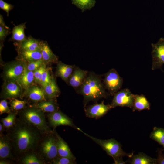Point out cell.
Returning a JSON list of instances; mask_svg holds the SVG:
<instances>
[{"label":"cell","instance_id":"obj_1","mask_svg":"<svg viewBox=\"0 0 164 164\" xmlns=\"http://www.w3.org/2000/svg\"><path fill=\"white\" fill-rule=\"evenodd\" d=\"M11 129L7 136L13 151L16 155H23L34 150L42 139V134L38 129L19 119Z\"/></svg>","mask_w":164,"mask_h":164},{"label":"cell","instance_id":"obj_2","mask_svg":"<svg viewBox=\"0 0 164 164\" xmlns=\"http://www.w3.org/2000/svg\"><path fill=\"white\" fill-rule=\"evenodd\" d=\"M80 92L86 103L90 101H97L106 98L108 95L100 77L94 73H88L80 87Z\"/></svg>","mask_w":164,"mask_h":164},{"label":"cell","instance_id":"obj_3","mask_svg":"<svg viewBox=\"0 0 164 164\" xmlns=\"http://www.w3.org/2000/svg\"><path fill=\"white\" fill-rule=\"evenodd\" d=\"M19 117V120L34 126L42 134H48L53 132L47 125L44 112L34 106L25 109L20 113Z\"/></svg>","mask_w":164,"mask_h":164},{"label":"cell","instance_id":"obj_4","mask_svg":"<svg viewBox=\"0 0 164 164\" xmlns=\"http://www.w3.org/2000/svg\"><path fill=\"white\" fill-rule=\"evenodd\" d=\"M77 129L100 145L108 155L113 158L114 160L124 156L130 157L133 155V153H128L125 152L122 149L121 144L114 139L107 140L98 139L85 133L78 127Z\"/></svg>","mask_w":164,"mask_h":164},{"label":"cell","instance_id":"obj_5","mask_svg":"<svg viewBox=\"0 0 164 164\" xmlns=\"http://www.w3.org/2000/svg\"><path fill=\"white\" fill-rule=\"evenodd\" d=\"M38 146H39L40 155L47 162H52L59 156L57 139L54 131L48 134L43 139H42Z\"/></svg>","mask_w":164,"mask_h":164},{"label":"cell","instance_id":"obj_6","mask_svg":"<svg viewBox=\"0 0 164 164\" xmlns=\"http://www.w3.org/2000/svg\"><path fill=\"white\" fill-rule=\"evenodd\" d=\"M123 79L114 69L110 70L104 75V83L105 87L110 93L114 94L121 87Z\"/></svg>","mask_w":164,"mask_h":164},{"label":"cell","instance_id":"obj_7","mask_svg":"<svg viewBox=\"0 0 164 164\" xmlns=\"http://www.w3.org/2000/svg\"><path fill=\"white\" fill-rule=\"evenodd\" d=\"M135 95L130 90L125 88L117 92L114 94V97L110 104L111 108L118 106L126 107L132 108Z\"/></svg>","mask_w":164,"mask_h":164},{"label":"cell","instance_id":"obj_8","mask_svg":"<svg viewBox=\"0 0 164 164\" xmlns=\"http://www.w3.org/2000/svg\"><path fill=\"white\" fill-rule=\"evenodd\" d=\"M152 70L157 69L162 70L164 64V38H161L156 43H152Z\"/></svg>","mask_w":164,"mask_h":164},{"label":"cell","instance_id":"obj_9","mask_svg":"<svg viewBox=\"0 0 164 164\" xmlns=\"http://www.w3.org/2000/svg\"><path fill=\"white\" fill-rule=\"evenodd\" d=\"M26 63L21 60L7 65L4 69V75L7 80L17 82L23 72Z\"/></svg>","mask_w":164,"mask_h":164},{"label":"cell","instance_id":"obj_10","mask_svg":"<svg viewBox=\"0 0 164 164\" xmlns=\"http://www.w3.org/2000/svg\"><path fill=\"white\" fill-rule=\"evenodd\" d=\"M50 125L54 128L60 125L69 126L77 129L72 120L60 111L49 113L47 115Z\"/></svg>","mask_w":164,"mask_h":164},{"label":"cell","instance_id":"obj_11","mask_svg":"<svg viewBox=\"0 0 164 164\" xmlns=\"http://www.w3.org/2000/svg\"><path fill=\"white\" fill-rule=\"evenodd\" d=\"M22 88L16 81L7 80L3 85L2 97L4 99H14L20 97Z\"/></svg>","mask_w":164,"mask_h":164},{"label":"cell","instance_id":"obj_12","mask_svg":"<svg viewBox=\"0 0 164 164\" xmlns=\"http://www.w3.org/2000/svg\"><path fill=\"white\" fill-rule=\"evenodd\" d=\"M111 108L110 104H105L103 101L88 106L85 109V111L87 117L98 118L106 114Z\"/></svg>","mask_w":164,"mask_h":164},{"label":"cell","instance_id":"obj_13","mask_svg":"<svg viewBox=\"0 0 164 164\" xmlns=\"http://www.w3.org/2000/svg\"><path fill=\"white\" fill-rule=\"evenodd\" d=\"M12 147L11 141L7 136L2 134L0 136V158L1 159L13 158Z\"/></svg>","mask_w":164,"mask_h":164},{"label":"cell","instance_id":"obj_14","mask_svg":"<svg viewBox=\"0 0 164 164\" xmlns=\"http://www.w3.org/2000/svg\"><path fill=\"white\" fill-rule=\"evenodd\" d=\"M88 73L79 68H76L70 78L68 83L74 88L80 87L86 77Z\"/></svg>","mask_w":164,"mask_h":164},{"label":"cell","instance_id":"obj_15","mask_svg":"<svg viewBox=\"0 0 164 164\" xmlns=\"http://www.w3.org/2000/svg\"><path fill=\"white\" fill-rule=\"evenodd\" d=\"M25 94L29 99L35 102L47 100L44 89L35 85H32L26 90Z\"/></svg>","mask_w":164,"mask_h":164},{"label":"cell","instance_id":"obj_16","mask_svg":"<svg viewBox=\"0 0 164 164\" xmlns=\"http://www.w3.org/2000/svg\"><path fill=\"white\" fill-rule=\"evenodd\" d=\"M57 139V150L59 156L66 157L75 161L76 158L70 150L67 143L58 134L54 131Z\"/></svg>","mask_w":164,"mask_h":164},{"label":"cell","instance_id":"obj_17","mask_svg":"<svg viewBox=\"0 0 164 164\" xmlns=\"http://www.w3.org/2000/svg\"><path fill=\"white\" fill-rule=\"evenodd\" d=\"M18 43L19 49L40 51L42 41L35 39L31 36L26 37L23 41Z\"/></svg>","mask_w":164,"mask_h":164},{"label":"cell","instance_id":"obj_18","mask_svg":"<svg viewBox=\"0 0 164 164\" xmlns=\"http://www.w3.org/2000/svg\"><path fill=\"white\" fill-rule=\"evenodd\" d=\"M26 64V63L23 72L17 82L22 89L26 90L33 85L35 80L34 72L29 70L27 69Z\"/></svg>","mask_w":164,"mask_h":164},{"label":"cell","instance_id":"obj_19","mask_svg":"<svg viewBox=\"0 0 164 164\" xmlns=\"http://www.w3.org/2000/svg\"><path fill=\"white\" fill-rule=\"evenodd\" d=\"M74 66L67 65L60 62L56 69V75L66 82H68L74 69Z\"/></svg>","mask_w":164,"mask_h":164},{"label":"cell","instance_id":"obj_20","mask_svg":"<svg viewBox=\"0 0 164 164\" xmlns=\"http://www.w3.org/2000/svg\"><path fill=\"white\" fill-rule=\"evenodd\" d=\"M128 160L131 164H156V159L152 158L143 152L133 155Z\"/></svg>","mask_w":164,"mask_h":164},{"label":"cell","instance_id":"obj_21","mask_svg":"<svg viewBox=\"0 0 164 164\" xmlns=\"http://www.w3.org/2000/svg\"><path fill=\"white\" fill-rule=\"evenodd\" d=\"M40 52L42 59L45 63H55L57 61V56L52 51L46 42L42 41Z\"/></svg>","mask_w":164,"mask_h":164},{"label":"cell","instance_id":"obj_22","mask_svg":"<svg viewBox=\"0 0 164 164\" xmlns=\"http://www.w3.org/2000/svg\"><path fill=\"white\" fill-rule=\"evenodd\" d=\"M19 54L21 60L27 63L42 59L40 51L19 49Z\"/></svg>","mask_w":164,"mask_h":164},{"label":"cell","instance_id":"obj_23","mask_svg":"<svg viewBox=\"0 0 164 164\" xmlns=\"http://www.w3.org/2000/svg\"><path fill=\"white\" fill-rule=\"evenodd\" d=\"M55 99L44 100L38 102L33 106L44 112L52 113L59 110V107Z\"/></svg>","mask_w":164,"mask_h":164},{"label":"cell","instance_id":"obj_24","mask_svg":"<svg viewBox=\"0 0 164 164\" xmlns=\"http://www.w3.org/2000/svg\"><path fill=\"white\" fill-rule=\"evenodd\" d=\"M150 108V103L143 95H135L132 108L133 111L136 110L140 111L145 109L149 110Z\"/></svg>","mask_w":164,"mask_h":164},{"label":"cell","instance_id":"obj_25","mask_svg":"<svg viewBox=\"0 0 164 164\" xmlns=\"http://www.w3.org/2000/svg\"><path fill=\"white\" fill-rule=\"evenodd\" d=\"M43 89L46 99H55L60 94V91L53 77H52L50 82Z\"/></svg>","mask_w":164,"mask_h":164},{"label":"cell","instance_id":"obj_26","mask_svg":"<svg viewBox=\"0 0 164 164\" xmlns=\"http://www.w3.org/2000/svg\"><path fill=\"white\" fill-rule=\"evenodd\" d=\"M26 28L25 23L15 26L13 28L12 32V40L18 43L22 42L25 40L26 38L24 33V30Z\"/></svg>","mask_w":164,"mask_h":164},{"label":"cell","instance_id":"obj_27","mask_svg":"<svg viewBox=\"0 0 164 164\" xmlns=\"http://www.w3.org/2000/svg\"><path fill=\"white\" fill-rule=\"evenodd\" d=\"M150 138L162 145L164 149V128L154 127L150 135Z\"/></svg>","mask_w":164,"mask_h":164},{"label":"cell","instance_id":"obj_28","mask_svg":"<svg viewBox=\"0 0 164 164\" xmlns=\"http://www.w3.org/2000/svg\"><path fill=\"white\" fill-rule=\"evenodd\" d=\"M72 3L80 9L82 12L93 7L96 3L95 0H71Z\"/></svg>","mask_w":164,"mask_h":164},{"label":"cell","instance_id":"obj_29","mask_svg":"<svg viewBox=\"0 0 164 164\" xmlns=\"http://www.w3.org/2000/svg\"><path fill=\"white\" fill-rule=\"evenodd\" d=\"M16 116L15 113L10 112L7 117L2 118L1 122L4 127L8 129L12 127L16 122Z\"/></svg>","mask_w":164,"mask_h":164},{"label":"cell","instance_id":"obj_30","mask_svg":"<svg viewBox=\"0 0 164 164\" xmlns=\"http://www.w3.org/2000/svg\"><path fill=\"white\" fill-rule=\"evenodd\" d=\"M22 162L24 164H42L44 162L34 154L26 155L22 158Z\"/></svg>","mask_w":164,"mask_h":164},{"label":"cell","instance_id":"obj_31","mask_svg":"<svg viewBox=\"0 0 164 164\" xmlns=\"http://www.w3.org/2000/svg\"><path fill=\"white\" fill-rule=\"evenodd\" d=\"M9 104L12 109L15 111H18L25 108L26 102L24 101L14 98L11 99Z\"/></svg>","mask_w":164,"mask_h":164},{"label":"cell","instance_id":"obj_32","mask_svg":"<svg viewBox=\"0 0 164 164\" xmlns=\"http://www.w3.org/2000/svg\"><path fill=\"white\" fill-rule=\"evenodd\" d=\"M9 28L4 23L3 18L0 15V40L3 41L9 33Z\"/></svg>","mask_w":164,"mask_h":164},{"label":"cell","instance_id":"obj_33","mask_svg":"<svg viewBox=\"0 0 164 164\" xmlns=\"http://www.w3.org/2000/svg\"><path fill=\"white\" fill-rule=\"evenodd\" d=\"M49 70L47 68L43 72L40 84L44 89L51 82L52 77L50 76Z\"/></svg>","mask_w":164,"mask_h":164},{"label":"cell","instance_id":"obj_34","mask_svg":"<svg viewBox=\"0 0 164 164\" xmlns=\"http://www.w3.org/2000/svg\"><path fill=\"white\" fill-rule=\"evenodd\" d=\"M46 63L43 59L26 63L27 69L29 71H34Z\"/></svg>","mask_w":164,"mask_h":164},{"label":"cell","instance_id":"obj_35","mask_svg":"<svg viewBox=\"0 0 164 164\" xmlns=\"http://www.w3.org/2000/svg\"><path fill=\"white\" fill-rule=\"evenodd\" d=\"M45 63L34 71L35 81L40 84L43 73L46 68Z\"/></svg>","mask_w":164,"mask_h":164},{"label":"cell","instance_id":"obj_36","mask_svg":"<svg viewBox=\"0 0 164 164\" xmlns=\"http://www.w3.org/2000/svg\"><path fill=\"white\" fill-rule=\"evenodd\" d=\"M53 164H74L75 161L66 157L58 156L52 162Z\"/></svg>","mask_w":164,"mask_h":164},{"label":"cell","instance_id":"obj_37","mask_svg":"<svg viewBox=\"0 0 164 164\" xmlns=\"http://www.w3.org/2000/svg\"><path fill=\"white\" fill-rule=\"evenodd\" d=\"M14 6L9 3H7L3 0H0V8L5 11L9 16V12L13 9Z\"/></svg>","mask_w":164,"mask_h":164},{"label":"cell","instance_id":"obj_38","mask_svg":"<svg viewBox=\"0 0 164 164\" xmlns=\"http://www.w3.org/2000/svg\"><path fill=\"white\" fill-rule=\"evenodd\" d=\"M10 109L8 105V103L5 99L2 100L0 102V114H2L3 113H9Z\"/></svg>","mask_w":164,"mask_h":164},{"label":"cell","instance_id":"obj_39","mask_svg":"<svg viewBox=\"0 0 164 164\" xmlns=\"http://www.w3.org/2000/svg\"><path fill=\"white\" fill-rule=\"evenodd\" d=\"M164 149L162 148H158L157 150V157L156 159L157 164H164V154L163 151Z\"/></svg>","mask_w":164,"mask_h":164},{"label":"cell","instance_id":"obj_40","mask_svg":"<svg viewBox=\"0 0 164 164\" xmlns=\"http://www.w3.org/2000/svg\"><path fill=\"white\" fill-rule=\"evenodd\" d=\"M114 163L116 164H125L126 163V162L124 161L122 159V158H121L118 159L114 160Z\"/></svg>","mask_w":164,"mask_h":164},{"label":"cell","instance_id":"obj_41","mask_svg":"<svg viewBox=\"0 0 164 164\" xmlns=\"http://www.w3.org/2000/svg\"><path fill=\"white\" fill-rule=\"evenodd\" d=\"M3 127H4L2 124H0V134H2L3 130Z\"/></svg>","mask_w":164,"mask_h":164},{"label":"cell","instance_id":"obj_42","mask_svg":"<svg viewBox=\"0 0 164 164\" xmlns=\"http://www.w3.org/2000/svg\"><path fill=\"white\" fill-rule=\"evenodd\" d=\"M8 162H7L6 161H4V160H1L0 162V164H8Z\"/></svg>","mask_w":164,"mask_h":164}]
</instances>
